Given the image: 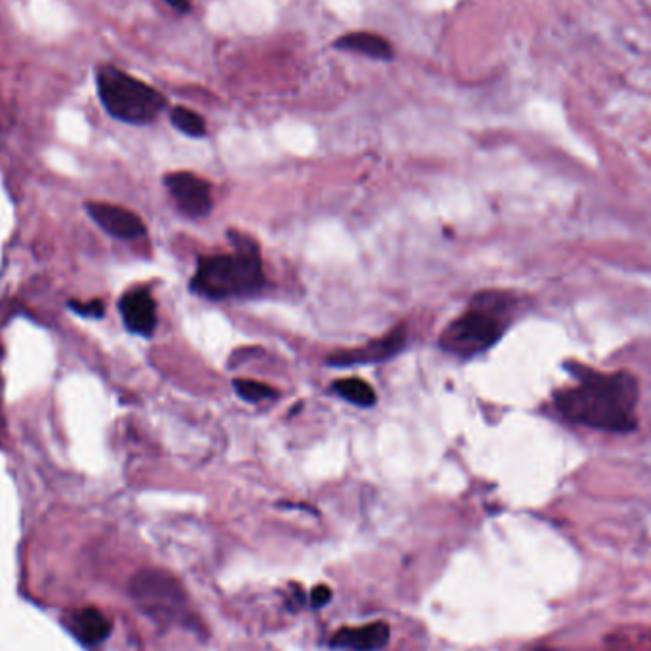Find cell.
Here are the masks:
<instances>
[{"instance_id": "cell-1", "label": "cell", "mask_w": 651, "mask_h": 651, "mask_svg": "<svg viewBox=\"0 0 651 651\" xmlns=\"http://www.w3.org/2000/svg\"><path fill=\"white\" fill-rule=\"evenodd\" d=\"M577 383L556 393L554 406L566 421L606 433L636 429L638 385L627 372H575Z\"/></svg>"}, {"instance_id": "cell-12", "label": "cell", "mask_w": 651, "mask_h": 651, "mask_svg": "<svg viewBox=\"0 0 651 651\" xmlns=\"http://www.w3.org/2000/svg\"><path fill=\"white\" fill-rule=\"evenodd\" d=\"M336 48L381 61L393 60L395 56L391 42L374 33H349L336 40Z\"/></svg>"}, {"instance_id": "cell-18", "label": "cell", "mask_w": 651, "mask_h": 651, "mask_svg": "<svg viewBox=\"0 0 651 651\" xmlns=\"http://www.w3.org/2000/svg\"><path fill=\"white\" fill-rule=\"evenodd\" d=\"M176 12L179 14H187L191 10V2L189 0H166Z\"/></svg>"}, {"instance_id": "cell-9", "label": "cell", "mask_w": 651, "mask_h": 651, "mask_svg": "<svg viewBox=\"0 0 651 651\" xmlns=\"http://www.w3.org/2000/svg\"><path fill=\"white\" fill-rule=\"evenodd\" d=\"M406 343V334L404 328H398L393 334H389L383 339H377L368 343L362 349L349 351V353H339L330 358L332 366H355V364H370V362H379L385 358L395 356Z\"/></svg>"}, {"instance_id": "cell-5", "label": "cell", "mask_w": 651, "mask_h": 651, "mask_svg": "<svg viewBox=\"0 0 651 651\" xmlns=\"http://www.w3.org/2000/svg\"><path fill=\"white\" fill-rule=\"evenodd\" d=\"M134 596L158 619H176L185 604V596L176 579L160 572L139 573L134 579Z\"/></svg>"}, {"instance_id": "cell-8", "label": "cell", "mask_w": 651, "mask_h": 651, "mask_svg": "<svg viewBox=\"0 0 651 651\" xmlns=\"http://www.w3.org/2000/svg\"><path fill=\"white\" fill-rule=\"evenodd\" d=\"M120 315L126 328L138 336H151L157 328V305L147 292H130L120 301Z\"/></svg>"}, {"instance_id": "cell-13", "label": "cell", "mask_w": 651, "mask_h": 651, "mask_svg": "<svg viewBox=\"0 0 651 651\" xmlns=\"http://www.w3.org/2000/svg\"><path fill=\"white\" fill-rule=\"evenodd\" d=\"M334 391L337 395L343 396L345 400H349L351 404L362 406V408H370L375 404V391L362 379L356 377H349V379H339L334 383Z\"/></svg>"}, {"instance_id": "cell-15", "label": "cell", "mask_w": 651, "mask_h": 651, "mask_svg": "<svg viewBox=\"0 0 651 651\" xmlns=\"http://www.w3.org/2000/svg\"><path fill=\"white\" fill-rule=\"evenodd\" d=\"M235 391H237L240 398L248 400V402H261V400H269V398H277V391L271 389L269 385L257 383V381H250V379H237L233 383Z\"/></svg>"}, {"instance_id": "cell-4", "label": "cell", "mask_w": 651, "mask_h": 651, "mask_svg": "<svg viewBox=\"0 0 651 651\" xmlns=\"http://www.w3.org/2000/svg\"><path fill=\"white\" fill-rule=\"evenodd\" d=\"M503 322L490 309H473L454 320L440 337V347L457 356H474L488 351L503 336Z\"/></svg>"}, {"instance_id": "cell-11", "label": "cell", "mask_w": 651, "mask_h": 651, "mask_svg": "<svg viewBox=\"0 0 651 651\" xmlns=\"http://www.w3.org/2000/svg\"><path fill=\"white\" fill-rule=\"evenodd\" d=\"M69 629L82 644L98 646L109 636L111 625H109L107 617L99 610L86 608V610L73 613V617L69 621Z\"/></svg>"}, {"instance_id": "cell-7", "label": "cell", "mask_w": 651, "mask_h": 651, "mask_svg": "<svg viewBox=\"0 0 651 651\" xmlns=\"http://www.w3.org/2000/svg\"><path fill=\"white\" fill-rule=\"evenodd\" d=\"M86 212L105 233H109L113 237L132 240V238L145 235V225H143L141 217L126 208L103 204V202H88Z\"/></svg>"}, {"instance_id": "cell-14", "label": "cell", "mask_w": 651, "mask_h": 651, "mask_svg": "<svg viewBox=\"0 0 651 651\" xmlns=\"http://www.w3.org/2000/svg\"><path fill=\"white\" fill-rule=\"evenodd\" d=\"M172 124L178 128L179 132L191 136V138H202L206 134V124L204 119L197 115L195 111L187 107H176L172 111Z\"/></svg>"}, {"instance_id": "cell-2", "label": "cell", "mask_w": 651, "mask_h": 651, "mask_svg": "<svg viewBox=\"0 0 651 651\" xmlns=\"http://www.w3.org/2000/svg\"><path fill=\"white\" fill-rule=\"evenodd\" d=\"M235 254L231 256H208L198 261L197 275L191 282V290L208 299L252 296L263 284V265L252 238L231 233Z\"/></svg>"}, {"instance_id": "cell-6", "label": "cell", "mask_w": 651, "mask_h": 651, "mask_svg": "<svg viewBox=\"0 0 651 651\" xmlns=\"http://www.w3.org/2000/svg\"><path fill=\"white\" fill-rule=\"evenodd\" d=\"M170 195L178 202V208L187 217H206L212 210L210 183L191 172H176L164 179Z\"/></svg>"}, {"instance_id": "cell-17", "label": "cell", "mask_w": 651, "mask_h": 651, "mask_svg": "<svg viewBox=\"0 0 651 651\" xmlns=\"http://www.w3.org/2000/svg\"><path fill=\"white\" fill-rule=\"evenodd\" d=\"M330 598H332V591H330V587H326V585H320V587H316V589H313V592H311V602H313V606H316V608L328 604Z\"/></svg>"}, {"instance_id": "cell-10", "label": "cell", "mask_w": 651, "mask_h": 651, "mask_svg": "<svg viewBox=\"0 0 651 651\" xmlns=\"http://www.w3.org/2000/svg\"><path fill=\"white\" fill-rule=\"evenodd\" d=\"M389 627L383 621H377L358 629H341L334 634L332 644L337 648L355 651L381 650L389 642Z\"/></svg>"}, {"instance_id": "cell-3", "label": "cell", "mask_w": 651, "mask_h": 651, "mask_svg": "<svg viewBox=\"0 0 651 651\" xmlns=\"http://www.w3.org/2000/svg\"><path fill=\"white\" fill-rule=\"evenodd\" d=\"M98 94L105 111L128 124H149L166 107V99L153 86L111 65L98 71Z\"/></svg>"}, {"instance_id": "cell-16", "label": "cell", "mask_w": 651, "mask_h": 651, "mask_svg": "<svg viewBox=\"0 0 651 651\" xmlns=\"http://www.w3.org/2000/svg\"><path fill=\"white\" fill-rule=\"evenodd\" d=\"M71 307L75 309V313H79V315H84V316H101L103 315V311H105V307H103V303L101 301H88V303H71Z\"/></svg>"}]
</instances>
